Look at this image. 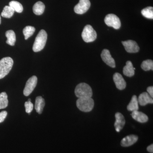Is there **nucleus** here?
<instances>
[{
    "instance_id": "f257e3e1",
    "label": "nucleus",
    "mask_w": 153,
    "mask_h": 153,
    "mask_svg": "<svg viewBox=\"0 0 153 153\" xmlns=\"http://www.w3.org/2000/svg\"><path fill=\"white\" fill-rule=\"evenodd\" d=\"M74 93L79 98H91L93 95L91 87L85 83H80L76 85Z\"/></svg>"
},
{
    "instance_id": "9b49d317",
    "label": "nucleus",
    "mask_w": 153,
    "mask_h": 153,
    "mask_svg": "<svg viewBox=\"0 0 153 153\" xmlns=\"http://www.w3.org/2000/svg\"><path fill=\"white\" fill-rule=\"evenodd\" d=\"M113 79L116 86L118 89L122 90L126 88V83L123 77L120 73H115L114 74Z\"/></svg>"
},
{
    "instance_id": "ddd939ff",
    "label": "nucleus",
    "mask_w": 153,
    "mask_h": 153,
    "mask_svg": "<svg viewBox=\"0 0 153 153\" xmlns=\"http://www.w3.org/2000/svg\"><path fill=\"white\" fill-rule=\"evenodd\" d=\"M138 101L140 105L145 106L149 103L153 104V99L147 92H144L140 94L138 99Z\"/></svg>"
},
{
    "instance_id": "bb28decb",
    "label": "nucleus",
    "mask_w": 153,
    "mask_h": 153,
    "mask_svg": "<svg viewBox=\"0 0 153 153\" xmlns=\"http://www.w3.org/2000/svg\"><path fill=\"white\" fill-rule=\"evenodd\" d=\"M25 107L26 108V112L27 113L30 114V113L32 112L33 108V104L31 101H27L25 102Z\"/></svg>"
},
{
    "instance_id": "c756f323",
    "label": "nucleus",
    "mask_w": 153,
    "mask_h": 153,
    "mask_svg": "<svg viewBox=\"0 0 153 153\" xmlns=\"http://www.w3.org/2000/svg\"><path fill=\"white\" fill-rule=\"evenodd\" d=\"M147 150L148 152H149L150 153H153V145L152 144L150 145L147 148Z\"/></svg>"
},
{
    "instance_id": "20e7f679",
    "label": "nucleus",
    "mask_w": 153,
    "mask_h": 153,
    "mask_svg": "<svg viewBox=\"0 0 153 153\" xmlns=\"http://www.w3.org/2000/svg\"><path fill=\"white\" fill-rule=\"evenodd\" d=\"M76 106L78 109L83 112H90L94 106V101L91 98H80L76 102Z\"/></svg>"
},
{
    "instance_id": "5701e85b",
    "label": "nucleus",
    "mask_w": 153,
    "mask_h": 153,
    "mask_svg": "<svg viewBox=\"0 0 153 153\" xmlns=\"http://www.w3.org/2000/svg\"><path fill=\"white\" fill-rule=\"evenodd\" d=\"M9 6H10L15 12L17 13H22L23 12V6L21 3L17 1H11L9 3Z\"/></svg>"
},
{
    "instance_id": "423d86ee",
    "label": "nucleus",
    "mask_w": 153,
    "mask_h": 153,
    "mask_svg": "<svg viewBox=\"0 0 153 153\" xmlns=\"http://www.w3.org/2000/svg\"><path fill=\"white\" fill-rule=\"evenodd\" d=\"M104 22L108 27H112L118 30L121 27V22L119 18L113 14H110L107 15L104 19Z\"/></svg>"
},
{
    "instance_id": "39448f33",
    "label": "nucleus",
    "mask_w": 153,
    "mask_h": 153,
    "mask_svg": "<svg viewBox=\"0 0 153 153\" xmlns=\"http://www.w3.org/2000/svg\"><path fill=\"white\" fill-rule=\"evenodd\" d=\"M97 36L96 32L90 25L85 26L82 33V37L83 41L86 43L95 41Z\"/></svg>"
},
{
    "instance_id": "4468645a",
    "label": "nucleus",
    "mask_w": 153,
    "mask_h": 153,
    "mask_svg": "<svg viewBox=\"0 0 153 153\" xmlns=\"http://www.w3.org/2000/svg\"><path fill=\"white\" fill-rule=\"evenodd\" d=\"M138 137L135 135H130L124 138L121 141V145L123 147H129L137 142Z\"/></svg>"
},
{
    "instance_id": "cd10ccee",
    "label": "nucleus",
    "mask_w": 153,
    "mask_h": 153,
    "mask_svg": "<svg viewBox=\"0 0 153 153\" xmlns=\"http://www.w3.org/2000/svg\"><path fill=\"white\" fill-rule=\"evenodd\" d=\"M7 115V112L6 111H2L0 112V123L3 122L5 119Z\"/></svg>"
},
{
    "instance_id": "b1692460",
    "label": "nucleus",
    "mask_w": 153,
    "mask_h": 153,
    "mask_svg": "<svg viewBox=\"0 0 153 153\" xmlns=\"http://www.w3.org/2000/svg\"><path fill=\"white\" fill-rule=\"evenodd\" d=\"M36 29L32 26H27L23 30V34L25 36V40H27L28 38L33 36L35 33Z\"/></svg>"
},
{
    "instance_id": "2eb2a0df",
    "label": "nucleus",
    "mask_w": 153,
    "mask_h": 153,
    "mask_svg": "<svg viewBox=\"0 0 153 153\" xmlns=\"http://www.w3.org/2000/svg\"><path fill=\"white\" fill-rule=\"evenodd\" d=\"M131 116L134 120L141 123H145L149 120V118L147 115L138 111H132Z\"/></svg>"
},
{
    "instance_id": "9d476101",
    "label": "nucleus",
    "mask_w": 153,
    "mask_h": 153,
    "mask_svg": "<svg viewBox=\"0 0 153 153\" xmlns=\"http://www.w3.org/2000/svg\"><path fill=\"white\" fill-rule=\"evenodd\" d=\"M101 57L102 60L107 65L112 68L115 67V60L111 57L109 50L106 49H103L101 53Z\"/></svg>"
},
{
    "instance_id": "2f4dec72",
    "label": "nucleus",
    "mask_w": 153,
    "mask_h": 153,
    "mask_svg": "<svg viewBox=\"0 0 153 153\" xmlns=\"http://www.w3.org/2000/svg\"><path fill=\"white\" fill-rule=\"evenodd\" d=\"M1 24V16H0V24Z\"/></svg>"
},
{
    "instance_id": "4be33fe9",
    "label": "nucleus",
    "mask_w": 153,
    "mask_h": 153,
    "mask_svg": "<svg viewBox=\"0 0 153 153\" xmlns=\"http://www.w3.org/2000/svg\"><path fill=\"white\" fill-rule=\"evenodd\" d=\"M8 96L5 92L0 94V109H4L8 106Z\"/></svg>"
},
{
    "instance_id": "f03ea898",
    "label": "nucleus",
    "mask_w": 153,
    "mask_h": 153,
    "mask_svg": "<svg viewBox=\"0 0 153 153\" xmlns=\"http://www.w3.org/2000/svg\"><path fill=\"white\" fill-rule=\"evenodd\" d=\"M47 39V32L44 30H41L36 36L33 44V49L34 52H38L44 49Z\"/></svg>"
},
{
    "instance_id": "f8f14e48",
    "label": "nucleus",
    "mask_w": 153,
    "mask_h": 153,
    "mask_svg": "<svg viewBox=\"0 0 153 153\" xmlns=\"http://www.w3.org/2000/svg\"><path fill=\"white\" fill-rule=\"evenodd\" d=\"M116 121L114 127L116 131L120 132L122 129L125 124V120L123 115L120 112H117L115 114Z\"/></svg>"
},
{
    "instance_id": "a211bd4d",
    "label": "nucleus",
    "mask_w": 153,
    "mask_h": 153,
    "mask_svg": "<svg viewBox=\"0 0 153 153\" xmlns=\"http://www.w3.org/2000/svg\"><path fill=\"white\" fill-rule=\"evenodd\" d=\"M127 109L129 111H131L138 110V101L136 96H133L130 102L127 105Z\"/></svg>"
},
{
    "instance_id": "aec40b11",
    "label": "nucleus",
    "mask_w": 153,
    "mask_h": 153,
    "mask_svg": "<svg viewBox=\"0 0 153 153\" xmlns=\"http://www.w3.org/2000/svg\"><path fill=\"white\" fill-rule=\"evenodd\" d=\"M5 36L7 38L6 41L7 44L10 46H14L16 41V36L15 32L12 30H8L6 32Z\"/></svg>"
},
{
    "instance_id": "7c9ffc66",
    "label": "nucleus",
    "mask_w": 153,
    "mask_h": 153,
    "mask_svg": "<svg viewBox=\"0 0 153 153\" xmlns=\"http://www.w3.org/2000/svg\"><path fill=\"white\" fill-rule=\"evenodd\" d=\"M28 101H31V99H30V98H29V99H28Z\"/></svg>"
},
{
    "instance_id": "393cba45",
    "label": "nucleus",
    "mask_w": 153,
    "mask_h": 153,
    "mask_svg": "<svg viewBox=\"0 0 153 153\" xmlns=\"http://www.w3.org/2000/svg\"><path fill=\"white\" fill-rule=\"evenodd\" d=\"M141 67L145 71L153 70V61L151 60H147L143 61Z\"/></svg>"
},
{
    "instance_id": "0eeeda50",
    "label": "nucleus",
    "mask_w": 153,
    "mask_h": 153,
    "mask_svg": "<svg viewBox=\"0 0 153 153\" xmlns=\"http://www.w3.org/2000/svg\"><path fill=\"white\" fill-rule=\"evenodd\" d=\"M38 78L36 76H33L28 79L26 83L24 90V94L25 96H28L34 90L37 85Z\"/></svg>"
},
{
    "instance_id": "6e6552de",
    "label": "nucleus",
    "mask_w": 153,
    "mask_h": 153,
    "mask_svg": "<svg viewBox=\"0 0 153 153\" xmlns=\"http://www.w3.org/2000/svg\"><path fill=\"white\" fill-rule=\"evenodd\" d=\"M90 6L89 0H79L78 4L74 7V12L80 15L85 13L88 10Z\"/></svg>"
},
{
    "instance_id": "dca6fc26",
    "label": "nucleus",
    "mask_w": 153,
    "mask_h": 153,
    "mask_svg": "<svg viewBox=\"0 0 153 153\" xmlns=\"http://www.w3.org/2000/svg\"><path fill=\"white\" fill-rule=\"evenodd\" d=\"M135 68H134L131 61H127L126 65L124 67L123 73L126 76L128 77H131L134 75V70Z\"/></svg>"
},
{
    "instance_id": "1a4fd4ad",
    "label": "nucleus",
    "mask_w": 153,
    "mask_h": 153,
    "mask_svg": "<svg viewBox=\"0 0 153 153\" xmlns=\"http://www.w3.org/2000/svg\"><path fill=\"white\" fill-rule=\"evenodd\" d=\"M126 52L129 53H136L140 50L139 47L135 41L133 40L124 41L122 42Z\"/></svg>"
},
{
    "instance_id": "412c9836",
    "label": "nucleus",
    "mask_w": 153,
    "mask_h": 153,
    "mask_svg": "<svg viewBox=\"0 0 153 153\" xmlns=\"http://www.w3.org/2000/svg\"><path fill=\"white\" fill-rule=\"evenodd\" d=\"M15 11L10 6H6L3 9L1 16L4 18L10 19L13 16Z\"/></svg>"
},
{
    "instance_id": "6ab92c4d",
    "label": "nucleus",
    "mask_w": 153,
    "mask_h": 153,
    "mask_svg": "<svg viewBox=\"0 0 153 153\" xmlns=\"http://www.w3.org/2000/svg\"><path fill=\"white\" fill-rule=\"evenodd\" d=\"M45 8V6L44 3L41 1L37 2L33 6V13L36 15L40 16L44 13Z\"/></svg>"
},
{
    "instance_id": "7ed1b4c3",
    "label": "nucleus",
    "mask_w": 153,
    "mask_h": 153,
    "mask_svg": "<svg viewBox=\"0 0 153 153\" xmlns=\"http://www.w3.org/2000/svg\"><path fill=\"white\" fill-rule=\"evenodd\" d=\"M13 60L10 57H5L0 60V79L9 74L13 65Z\"/></svg>"
},
{
    "instance_id": "a878e982",
    "label": "nucleus",
    "mask_w": 153,
    "mask_h": 153,
    "mask_svg": "<svg viewBox=\"0 0 153 153\" xmlns=\"http://www.w3.org/2000/svg\"><path fill=\"white\" fill-rule=\"evenodd\" d=\"M141 13L144 17L149 19H153V7H149L143 9L141 11Z\"/></svg>"
},
{
    "instance_id": "c85d7f7f",
    "label": "nucleus",
    "mask_w": 153,
    "mask_h": 153,
    "mask_svg": "<svg viewBox=\"0 0 153 153\" xmlns=\"http://www.w3.org/2000/svg\"><path fill=\"white\" fill-rule=\"evenodd\" d=\"M148 93L149 94V95L151 97L153 98V87L152 86H149L148 87L147 89Z\"/></svg>"
},
{
    "instance_id": "f3484780",
    "label": "nucleus",
    "mask_w": 153,
    "mask_h": 153,
    "mask_svg": "<svg viewBox=\"0 0 153 153\" xmlns=\"http://www.w3.org/2000/svg\"><path fill=\"white\" fill-rule=\"evenodd\" d=\"M45 104V100L42 97L38 96L36 97L35 107L36 111L39 114H42Z\"/></svg>"
}]
</instances>
